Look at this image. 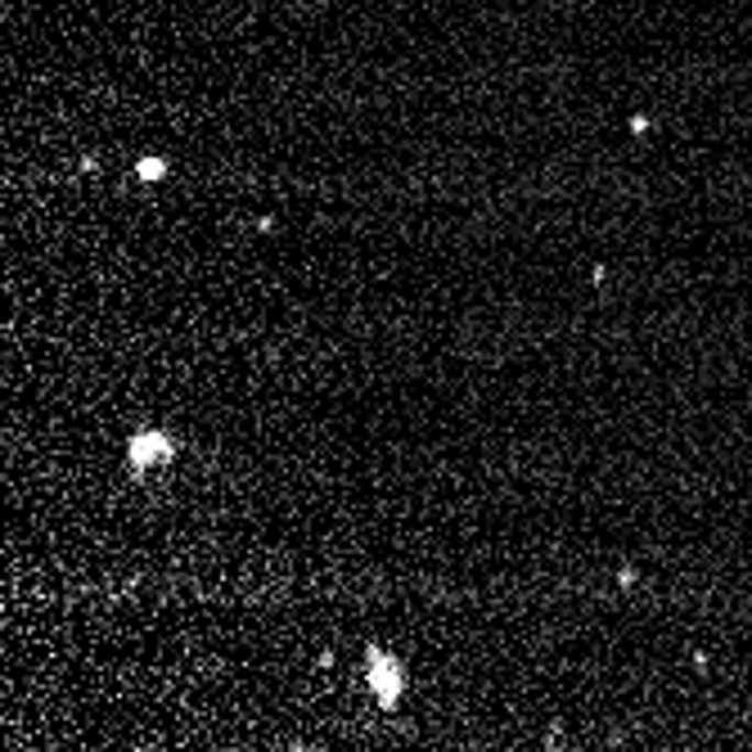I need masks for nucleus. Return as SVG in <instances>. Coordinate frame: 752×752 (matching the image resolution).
Returning <instances> with one entry per match:
<instances>
[{"label": "nucleus", "instance_id": "obj_3", "mask_svg": "<svg viewBox=\"0 0 752 752\" xmlns=\"http://www.w3.org/2000/svg\"><path fill=\"white\" fill-rule=\"evenodd\" d=\"M167 172H172V163H167L163 154H145V158H140V163H135V180H145V185L163 180Z\"/></svg>", "mask_w": 752, "mask_h": 752}, {"label": "nucleus", "instance_id": "obj_4", "mask_svg": "<svg viewBox=\"0 0 752 752\" xmlns=\"http://www.w3.org/2000/svg\"><path fill=\"white\" fill-rule=\"evenodd\" d=\"M631 131H635V135H644V131H649V118H640V113H635V118H631Z\"/></svg>", "mask_w": 752, "mask_h": 752}, {"label": "nucleus", "instance_id": "obj_5", "mask_svg": "<svg viewBox=\"0 0 752 752\" xmlns=\"http://www.w3.org/2000/svg\"><path fill=\"white\" fill-rule=\"evenodd\" d=\"M635 577H640L635 568H622V573H618V582H622V586H635Z\"/></svg>", "mask_w": 752, "mask_h": 752}, {"label": "nucleus", "instance_id": "obj_1", "mask_svg": "<svg viewBox=\"0 0 752 752\" xmlns=\"http://www.w3.org/2000/svg\"><path fill=\"white\" fill-rule=\"evenodd\" d=\"M365 685H369L374 703H379L384 712L401 708V698H406V689H410L406 663H401L392 649H384V644H365Z\"/></svg>", "mask_w": 752, "mask_h": 752}, {"label": "nucleus", "instance_id": "obj_2", "mask_svg": "<svg viewBox=\"0 0 752 752\" xmlns=\"http://www.w3.org/2000/svg\"><path fill=\"white\" fill-rule=\"evenodd\" d=\"M172 460H176V438H172L167 429L145 424V429H135V433L126 438V468H131L135 478L154 474V468H163V464H172Z\"/></svg>", "mask_w": 752, "mask_h": 752}]
</instances>
